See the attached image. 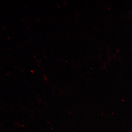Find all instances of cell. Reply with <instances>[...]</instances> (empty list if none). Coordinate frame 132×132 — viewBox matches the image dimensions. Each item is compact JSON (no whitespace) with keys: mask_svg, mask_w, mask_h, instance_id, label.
Wrapping results in <instances>:
<instances>
[{"mask_svg":"<svg viewBox=\"0 0 132 132\" xmlns=\"http://www.w3.org/2000/svg\"><path fill=\"white\" fill-rule=\"evenodd\" d=\"M31 72H32V73L33 72V71L32 70H31Z\"/></svg>","mask_w":132,"mask_h":132,"instance_id":"6da1fadb","label":"cell"},{"mask_svg":"<svg viewBox=\"0 0 132 132\" xmlns=\"http://www.w3.org/2000/svg\"><path fill=\"white\" fill-rule=\"evenodd\" d=\"M44 77L45 78V79H46V78L45 77V76H44Z\"/></svg>","mask_w":132,"mask_h":132,"instance_id":"7a4b0ae2","label":"cell"},{"mask_svg":"<svg viewBox=\"0 0 132 132\" xmlns=\"http://www.w3.org/2000/svg\"><path fill=\"white\" fill-rule=\"evenodd\" d=\"M23 127H24V125H22Z\"/></svg>","mask_w":132,"mask_h":132,"instance_id":"3957f363","label":"cell"},{"mask_svg":"<svg viewBox=\"0 0 132 132\" xmlns=\"http://www.w3.org/2000/svg\"><path fill=\"white\" fill-rule=\"evenodd\" d=\"M7 38H8L9 39V38L8 37H7Z\"/></svg>","mask_w":132,"mask_h":132,"instance_id":"277c9868","label":"cell"}]
</instances>
